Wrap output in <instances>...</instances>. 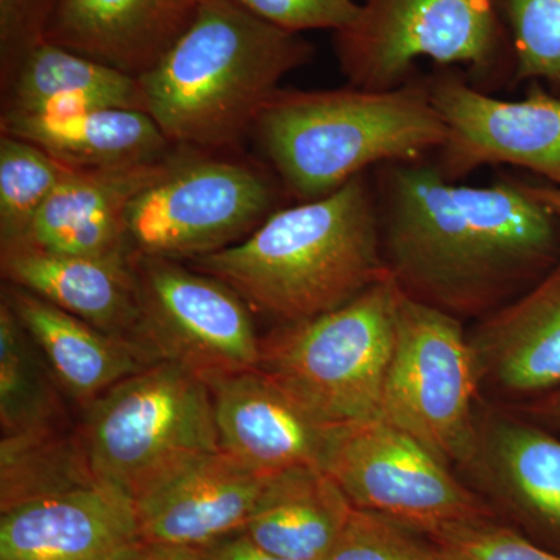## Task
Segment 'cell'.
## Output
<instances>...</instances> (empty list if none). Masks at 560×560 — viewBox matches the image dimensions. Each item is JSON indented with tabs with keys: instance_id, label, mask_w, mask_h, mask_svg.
<instances>
[{
	"instance_id": "obj_31",
	"label": "cell",
	"mask_w": 560,
	"mask_h": 560,
	"mask_svg": "<svg viewBox=\"0 0 560 560\" xmlns=\"http://www.w3.org/2000/svg\"><path fill=\"white\" fill-rule=\"evenodd\" d=\"M58 0H0V73L10 86L28 54L46 40Z\"/></svg>"
},
{
	"instance_id": "obj_10",
	"label": "cell",
	"mask_w": 560,
	"mask_h": 560,
	"mask_svg": "<svg viewBox=\"0 0 560 560\" xmlns=\"http://www.w3.org/2000/svg\"><path fill=\"white\" fill-rule=\"evenodd\" d=\"M324 471L355 510L418 530L495 518V512L418 441L382 419L338 430Z\"/></svg>"
},
{
	"instance_id": "obj_7",
	"label": "cell",
	"mask_w": 560,
	"mask_h": 560,
	"mask_svg": "<svg viewBox=\"0 0 560 560\" xmlns=\"http://www.w3.org/2000/svg\"><path fill=\"white\" fill-rule=\"evenodd\" d=\"M80 436L95 480L131 500L179 460L221 451L208 383L172 361L92 401Z\"/></svg>"
},
{
	"instance_id": "obj_34",
	"label": "cell",
	"mask_w": 560,
	"mask_h": 560,
	"mask_svg": "<svg viewBox=\"0 0 560 560\" xmlns=\"http://www.w3.org/2000/svg\"><path fill=\"white\" fill-rule=\"evenodd\" d=\"M523 411L540 425L560 431V388L545 394L539 399L526 401Z\"/></svg>"
},
{
	"instance_id": "obj_22",
	"label": "cell",
	"mask_w": 560,
	"mask_h": 560,
	"mask_svg": "<svg viewBox=\"0 0 560 560\" xmlns=\"http://www.w3.org/2000/svg\"><path fill=\"white\" fill-rule=\"evenodd\" d=\"M0 132L35 143L72 171L145 164L176 150L150 114L138 109H98L54 119L2 113Z\"/></svg>"
},
{
	"instance_id": "obj_17",
	"label": "cell",
	"mask_w": 560,
	"mask_h": 560,
	"mask_svg": "<svg viewBox=\"0 0 560 560\" xmlns=\"http://www.w3.org/2000/svg\"><path fill=\"white\" fill-rule=\"evenodd\" d=\"M175 151L145 164L70 171L18 243L70 256H130L128 206L167 172Z\"/></svg>"
},
{
	"instance_id": "obj_36",
	"label": "cell",
	"mask_w": 560,
	"mask_h": 560,
	"mask_svg": "<svg viewBox=\"0 0 560 560\" xmlns=\"http://www.w3.org/2000/svg\"><path fill=\"white\" fill-rule=\"evenodd\" d=\"M526 190L544 202L560 220V189L547 183H525Z\"/></svg>"
},
{
	"instance_id": "obj_30",
	"label": "cell",
	"mask_w": 560,
	"mask_h": 560,
	"mask_svg": "<svg viewBox=\"0 0 560 560\" xmlns=\"http://www.w3.org/2000/svg\"><path fill=\"white\" fill-rule=\"evenodd\" d=\"M423 536L451 560H560L495 518L441 526Z\"/></svg>"
},
{
	"instance_id": "obj_3",
	"label": "cell",
	"mask_w": 560,
	"mask_h": 560,
	"mask_svg": "<svg viewBox=\"0 0 560 560\" xmlns=\"http://www.w3.org/2000/svg\"><path fill=\"white\" fill-rule=\"evenodd\" d=\"M313 54L304 36L260 20L237 0H201L186 32L139 79L145 113L176 149H234L280 81Z\"/></svg>"
},
{
	"instance_id": "obj_19",
	"label": "cell",
	"mask_w": 560,
	"mask_h": 560,
	"mask_svg": "<svg viewBox=\"0 0 560 560\" xmlns=\"http://www.w3.org/2000/svg\"><path fill=\"white\" fill-rule=\"evenodd\" d=\"M201 0H58L47 43L140 79L186 32Z\"/></svg>"
},
{
	"instance_id": "obj_35",
	"label": "cell",
	"mask_w": 560,
	"mask_h": 560,
	"mask_svg": "<svg viewBox=\"0 0 560 560\" xmlns=\"http://www.w3.org/2000/svg\"><path fill=\"white\" fill-rule=\"evenodd\" d=\"M128 560H202L198 548L178 545L142 544Z\"/></svg>"
},
{
	"instance_id": "obj_27",
	"label": "cell",
	"mask_w": 560,
	"mask_h": 560,
	"mask_svg": "<svg viewBox=\"0 0 560 560\" xmlns=\"http://www.w3.org/2000/svg\"><path fill=\"white\" fill-rule=\"evenodd\" d=\"M70 171L35 143L0 132V248L27 235Z\"/></svg>"
},
{
	"instance_id": "obj_28",
	"label": "cell",
	"mask_w": 560,
	"mask_h": 560,
	"mask_svg": "<svg viewBox=\"0 0 560 560\" xmlns=\"http://www.w3.org/2000/svg\"><path fill=\"white\" fill-rule=\"evenodd\" d=\"M510 32L514 83L560 95V0H495Z\"/></svg>"
},
{
	"instance_id": "obj_24",
	"label": "cell",
	"mask_w": 560,
	"mask_h": 560,
	"mask_svg": "<svg viewBox=\"0 0 560 560\" xmlns=\"http://www.w3.org/2000/svg\"><path fill=\"white\" fill-rule=\"evenodd\" d=\"M5 91L2 113L47 119L109 108L145 110L139 79L47 40L25 57Z\"/></svg>"
},
{
	"instance_id": "obj_13",
	"label": "cell",
	"mask_w": 560,
	"mask_h": 560,
	"mask_svg": "<svg viewBox=\"0 0 560 560\" xmlns=\"http://www.w3.org/2000/svg\"><path fill=\"white\" fill-rule=\"evenodd\" d=\"M271 475L223 451L179 460L136 493L143 544L202 548L245 528Z\"/></svg>"
},
{
	"instance_id": "obj_25",
	"label": "cell",
	"mask_w": 560,
	"mask_h": 560,
	"mask_svg": "<svg viewBox=\"0 0 560 560\" xmlns=\"http://www.w3.org/2000/svg\"><path fill=\"white\" fill-rule=\"evenodd\" d=\"M60 383L14 315L0 302V427L2 436L68 427Z\"/></svg>"
},
{
	"instance_id": "obj_20",
	"label": "cell",
	"mask_w": 560,
	"mask_h": 560,
	"mask_svg": "<svg viewBox=\"0 0 560 560\" xmlns=\"http://www.w3.org/2000/svg\"><path fill=\"white\" fill-rule=\"evenodd\" d=\"M2 298L38 346L62 390L88 408L125 378L162 361L138 341L114 337L7 283Z\"/></svg>"
},
{
	"instance_id": "obj_15",
	"label": "cell",
	"mask_w": 560,
	"mask_h": 560,
	"mask_svg": "<svg viewBox=\"0 0 560 560\" xmlns=\"http://www.w3.org/2000/svg\"><path fill=\"white\" fill-rule=\"evenodd\" d=\"M208 383L220 448L261 475L326 467L338 430L312 418L259 370Z\"/></svg>"
},
{
	"instance_id": "obj_26",
	"label": "cell",
	"mask_w": 560,
	"mask_h": 560,
	"mask_svg": "<svg viewBox=\"0 0 560 560\" xmlns=\"http://www.w3.org/2000/svg\"><path fill=\"white\" fill-rule=\"evenodd\" d=\"M0 510L95 482L79 433L62 429L2 436Z\"/></svg>"
},
{
	"instance_id": "obj_8",
	"label": "cell",
	"mask_w": 560,
	"mask_h": 560,
	"mask_svg": "<svg viewBox=\"0 0 560 560\" xmlns=\"http://www.w3.org/2000/svg\"><path fill=\"white\" fill-rule=\"evenodd\" d=\"M480 388L460 319L400 290L381 419L448 467L467 469L477 452L480 416L475 400Z\"/></svg>"
},
{
	"instance_id": "obj_16",
	"label": "cell",
	"mask_w": 560,
	"mask_h": 560,
	"mask_svg": "<svg viewBox=\"0 0 560 560\" xmlns=\"http://www.w3.org/2000/svg\"><path fill=\"white\" fill-rule=\"evenodd\" d=\"M480 385L526 401L560 388V259L469 337ZM525 401V404H526Z\"/></svg>"
},
{
	"instance_id": "obj_4",
	"label": "cell",
	"mask_w": 560,
	"mask_h": 560,
	"mask_svg": "<svg viewBox=\"0 0 560 560\" xmlns=\"http://www.w3.org/2000/svg\"><path fill=\"white\" fill-rule=\"evenodd\" d=\"M283 187L311 201L341 189L372 167L422 162L440 151L447 128L427 80L386 91H276L254 125Z\"/></svg>"
},
{
	"instance_id": "obj_11",
	"label": "cell",
	"mask_w": 560,
	"mask_h": 560,
	"mask_svg": "<svg viewBox=\"0 0 560 560\" xmlns=\"http://www.w3.org/2000/svg\"><path fill=\"white\" fill-rule=\"evenodd\" d=\"M143 342L209 382L259 370L261 338L246 302L184 261L131 253Z\"/></svg>"
},
{
	"instance_id": "obj_5",
	"label": "cell",
	"mask_w": 560,
	"mask_h": 560,
	"mask_svg": "<svg viewBox=\"0 0 560 560\" xmlns=\"http://www.w3.org/2000/svg\"><path fill=\"white\" fill-rule=\"evenodd\" d=\"M399 296L388 276L337 311L279 324L259 371L330 429L381 419Z\"/></svg>"
},
{
	"instance_id": "obj_29",
	"label": "cell",
	"mask_w": 560,
	"mask_h": 560,
	"mask_svg": "<svg viewBox=\"0 0 560 560\" xmlns=\"http://www.w3.org/2000/svg\"><path fill=\"white\" fill-rule=\"evenodd\" d=\"M324 560H451L429 537L374 512H350Z\"/></svg>"
},
{
	"instance_id": "obj_2",
	"label": "cell",
	"mask_w": 560,
	"mask_h": 560,
	"mask_svg": "<svg viewBox=\"0 0 560 560\" xmlns=\"http://www.w3.org/2000/svg\"><path fill=\"white\" fill-rule=\"evenodd\" d=\"M187 265L278 324L337 311L389 276L374 183L366 173L327 197L276 210L242 242Z\"/></svg>"
},
{
	"instance_id": "obj_21",
	"label": "cell",
	"mask_w": 560,
	"mask_h": 560,
	"mask_svg": "<svg viewBox=\"0 0 560 560\" xmlns=\"http://www.w3.org/2000/svg\"><path fill=\"white\" fill-rule=\"evenodd\" d=\"M474 471L526 522L560 540V438L533 419H480Z\"/></svg>"
},
{
	"instance_id": "obj_1",
	"label": "cell",
	"mask_w": 560,
	"mask_h": 560,
	"mask_svg": "<svg viewBox=\"0 0 560 560\" xmlns=\"http://www.w3.org/2000/svg\"><path fill=\"white\" fill-rule=\"evenodd\" d=\"M374 187L390 278L458 319L517 300L560 259V220L523 180L469 186L422 161L377 167Z\"/></svg>"
},
{
	"instance_id": "obj_9",
	"label": "cell",
	"mask_w": 560,
	"mask_h": 560,
	"mask_svg": "<svg viewBox=\"0 0 560 560\" xmlns=\"http://www.w3.org/2000/svg\"><path fill=\"white\" fill-rule=\"evenodd\" d=\"M219 153L175 151L167 172L128 206L131 253L187 264L242 242L276 212L270 176Z\"/></svg>"
},
{
	"instance_id": "obj_33",
	"label": "cell",
	"mask_w": 560,
	"mask_h": 560,
	"mask_svg": "<svg viewBox=\"0 0 560 560\" xmlns=\"http://www.w3.org/2000/svg\"><path fill=\"white\" fill-rule=\"evenodd\" d=\"M202 560H290L265 550L245 530L198 548Z\"/></svg>"
},
{
	"instance_id": "obj_6",
	"label": "cell",
	"mask_w": 560,
	"mask_h": 560,
	"mask_svg": "<svg viewBox=\"0 0 560 560\" xmlns=\"http://www.w3.org/2000/svg\"><path fill=\"white\" fill-rule=\"evenodd\" d=\"M334 47L342 75L363 90L408 83L420 60L459 66L475 83L514 77L495 0H360L355 18L334 33Z\"/></svg>"
},
{
	"instance_id": "obj_32",
	"label": "cell",
	"mask_w": 560,
	"mask_h": 560,
	"mask_svg": "<svg viewBox=\"0 0 560 560\" xmlns=\"http://www.w3.org/2000/svg\"><path fill=\"white\" fill-rule=\"evenodd\" d=\"M238 3L282 31L338 32L355 18L360 0H237Z\"/></svg>"
},
{
	"instance_id": "obj_14",
	"label": "cell",
	"mask_w": 560,
	"mask_h": 560,
	"mask_svg": "<svg viewBox=\"0 0 560 560\" xmlns=\"http://www.w3.org/2000/svg\"><path fill=\"white\" fill-rule=\"evenodd\" d=\"M142 544L135 501L98 481L0 517V560H128Z\"/></svg>"
},
{
	"instance_id": "obj_23",
	"label": "cell",
	"mask_w": 560,
	"mask_h": 560,
	"mask_svg": "<svg viewBox=\"0 0 560 560\" xmlns=\"http://www.w3.org/2000/svg\"><path fill=\"white\" fill-rule=\"evenodd\" d=\"M352 510L327 471L296 467L271 475L242 530L280 558L324 560Z\"/></svg>"
},
{
	"instance_id": "obj_12",
	"label": "cell",
	"mask_w": 560,
	"mask_h": 560,
	"mask_svg": "<svg viewBox=\"0 0 560 560\" xmlns=\"http://www.w3.org/2000/svg\"><path fill=\"white\" fill-rule=\"evenodd\" d=\"M427 83L447 128L434 164L445 178L512 165L560 189V95L529 83L521 101H503L448 68Z\"/></svg>"
},
{
	"instance_id": "obj_18",
	"label": "cell",
	"mask_w": 560,
	"mask_h": 560,
	"mask_svg": "<svg viewBox=\"0 0 560 560\" xmlns=\"http://www.w3.org/2000/svg\"><path fill=\"white\" fill-rule=\"evenodd\" d=\"M130 257L70 256L18 243L0 248V270L10 285L106 334L147 346Z\"/></svg>"
}]
</instances>
